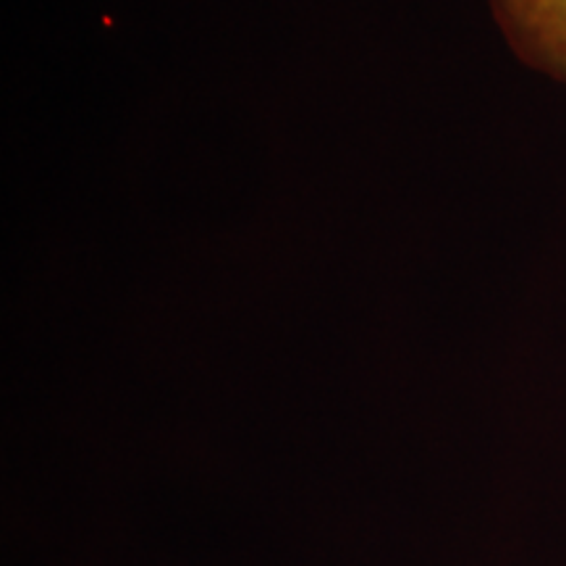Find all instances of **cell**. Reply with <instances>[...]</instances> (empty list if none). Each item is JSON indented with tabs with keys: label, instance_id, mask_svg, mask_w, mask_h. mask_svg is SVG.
I'll return each instance as SVG.
<instances>
[{
	"label": "cell",
	"instance_id": "6da1fadb",
	"mask_svg": "<svg viewBox=\"0 0 566 566\" xmlns=\"http://www.w3.org/2000/svg\"><path fill=\"white\" fill-rule=\"evenodd\" d=\"M493 9L516 51L566 80V0H493Z\"/></svg>",
	"mask_w": 566,
	"mask_h": 566
}]
</instances>
